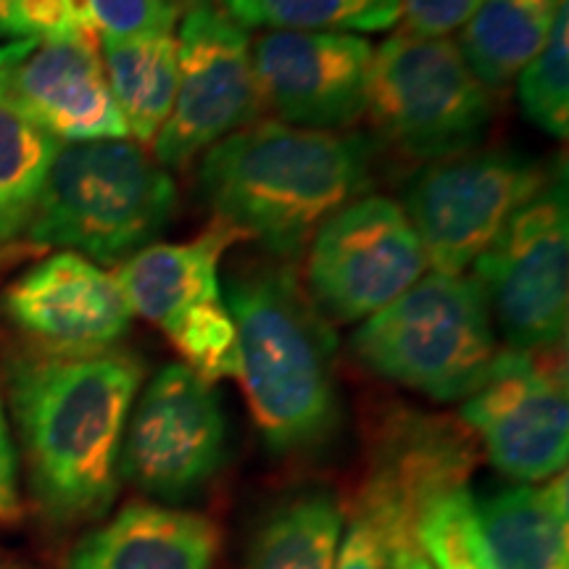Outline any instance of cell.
<instances>
[{
	"mask_svg": "<svg viewBox=\"0 0 569 569\" xmlns=\"http://www.w3.org/2000/svg\"><path fill=\"white\" fill-rule=\"evenodd\" d=\"M346 507L330 490H306L269 511L248 546L243 569H332Z\"/></svg>",
	"mask_w": 569,
	"mask_h": 569,
	"instance_id": "7402d4cb",
	"label": "cell"
},
{
	"mask_svg": "<svg viewBox=\"0 0 569 569\" xmlns=\"http://www.w3.org/2000/svg\"><path fill=\"white\" fill-rule=\"evenodd\" d=\"M59 146L0 90V256L24 246Z\"/></svg>",
	"mask_w": 569,
	"mask_h": 569,
	"instance_id": "cb8c5ba5",
	"label": "cell"
},
{
	"mask_svg": "<svg viewBox=\"0 0 569 569\" xmlns=\"http://www.w3.org/2000/svg\"><path fill=\"white\" fill-rule=\"evenodd\" d=\"M369 146L356 132L253 122L203 153L198 182L219 222L296 261L332 213L367 190Z\"/></svg>",
	"mask_w": 569,
	"mask_h": 569,
	"instance_id": "7a4b0ae2",
	"label": "cell"
},
{
	"mask_svg": "<svg viewBox=\"0 0 569 569\" xmlns=\"http://www.w3.org/2000/svg\"><path fill=\"white\" fill-rule=\"evenodd\" d=\"M222 298L238 336V380L269 451L311 453L336 438V336L284 261L232 269Z\"/></svg>",
	"mask_w": 569,
	"mask_h": 569,
	"instance_id": "3957f363",
	"label": "cell"
},
{
	"mask_svg": "<svg viewBox=\"0 0 569 569\" xmlns=\"http://www.w3.org/2000/svg\"><path fill=\"white\" fill-rule=\"evenodd\" d=\"M174 209V180L140 142H61L24 246L119 267L167 230Z\"/></svg>",
	"mask_w": 569,
	"mask_h": 569,
	"instance_id": "277c9868",
	"label": "cell"
},
{
	"mask_svg": "<svg viewBox=\"0 0 569 569\" xmlns=\"http://www.w3.org/2000/svg\"><path fill=\"white\" fill-rule=\"evenodd\" d=\"M0 90L59 142L130 138L96 34L6 42L0 46Z\"/></svg>",
	"mask_w": 569,
	"mask_h": 569,
	"instance_id": "5bb4252c",
	"label": "cell"
},
{
	"mask_svg": "<svg viewBox=\"0 0 569 569\" xmlns=\"http://www.w3.org/2000/svg\"><path fill=\"white\" fill-rule=\"evenodd\" d=\"M551 172L525 156L488 148L430 161L407 193L411 227L438 274H465Z\"/></svg>",
	"mask_w": 569,
	"mask_h": 569,
	"instance_id": "ba28073f",
	"label": "cell"
},
{
	"mask_svg": "<svg viewBox=\"0 0 569 569\" xmlns=\"http://www.w3.org/2000/svg\"><path fill=\"white\" fill-rule=\"evenodd\" d=\"M248 240L232 224L213 222L209 230L184 243H151L119 264V288L132 315L161 330L188 311L222 301L219 264L234 243Z\"/></svg>",
	"mask_w": 569,
	"mask_h": 569,
	"instance_id": "ac0fdd59",
	"label": "cell"
},
{
	"mask_svg": "<svg viewBox=\"0 0 569 569\" xmlns=\"http://www.w3.org/2000/svg\"><path fill=\"white\" fill-rule=\"evenodd\" d=\"M224 448L227 419L213 386L184 365H167L134 398L119 478L161 501H182L222 469Z\"/></svg>",
	"mask_w": 569,
	"mask_h": 569,
	"instance_id": "7c38bea8",
	"label": "cell"
},
{
	"mask_svg": "<svg viewBox=\"0 0 569 569\" xmlns=\"http://www.w3.org/2000/svg\"><path fill=\"white\" fill-rule=\"evenodd\" d=\"M390 569H432V567L422 553V549H419V546H411V549L396 553V559H393V565H390Z\"/></svg>",
	"mask_w": 569,
	"mask_h": 569,
	"instance_id": "1f68e13d",
	"label": "cell"
},
{
	"mask_svg": "<svg viewBox=\"0 0 569 569\" xmlns=\"http://www.w3.org/2000/svg\"><path fill=\"white\" fill-rule=\"evenodd\" d=\"M559 6L561 0H480L457 46L490 96L507 90L543 48Z\"/></svg>",
	"mask_w": 569,
	"mask_h": 569,
	"instance_id": "ffe728a7",
	"label": "cell"
},
{
	"mask_svg": "<svg viewBox=\"0 0 569 569\" xmlns=\"http://www.w3.org/2000/svg\"><path fill=\"white\" fill-rule=\"evenodd\" d=\"M461 425L503 478L519 486L557 478L569 453L565 351H498L482 386L461 403Z\"/></svg>",
	"mask_w": 569,
	"mask_h": 569,
	"instance_id": "8fae6325",
	"label": "cell"
},
{
	"mask_svg": "<svg viewBox=\"0 0 569 569\" xmlns=\"http://www.w3.org/2000/svg\"><path fill=\"white\" fill-rule=\"evenodd\" d=\"M21 515L19 457L13 446L9 417H6L3 382H0V525L17 522Z\"/></svg>",
	"mask_w": 569,
	"mask_h": 569,
	"instance_id": "4dcf8cb0",
	"label": "cell"
},
{
	"mask_svg": "<svg viewBox=\"0 0 569 569\" xmlns=\"http://www.w3.org/2000/svg\"><path fill=\"white\" fill-rule=\"evenodd\" d=\"M517 96L525 117L551 138L569 134V11L561 0L543 48L517 77Z\"/></svg>",
	"mask_w": 569,
	"mask_h": 569,
	"instance_id": "484cf974",
	"label": "cell"
},
{
	"mask_svg": "<svg viewBox=\"0 0 569 569\" xmlns=\"http://www.w3.org/2000/svg\"><path fill=\"white\" fill-rule=\"evenodd\" d=\"M0 569H6V567H0Z\"/></svg>",
	"mask_w": 569,
	"mask_h": 569,
	"instance_id": "836d02e7",
	"label": "cell"
},
{
	"mask_svg": "<svg viewBox=\"0 0 569 569\" xmlns=\"http://www.w3.org/2000/svg\"><path fill=\"white\" fill-rule=\"evenodd\" d=\"M101 59L111 96L122 111L130 138L140 146L153 142L174 106V32L101 40Z\"/></svg>",
	"mask_w": 569,
	"mask_h": 569,
	"instance_id": "44dd1931",
	"label": "cell"
},
{
	"mask_svg": "<svg viewBox=\"0 0 569 569\" xmlns=\"http://www.w3.org/2000/svg\"><path fill=\"white\" fill-rule=\"evenodd\" d=\"M261 96L246 27L211 0L193 3L177 38V92L153 138V159L180 169L227 134L259 122Z\"/></svg>",
	"mask_w": 569,
	"mask_h": 569,
	"instance_id": "9c48e42d",
	"label": "cell"
},
{
	"mask_svg": "<svg viewBox=\"0 0 569 569\" xmlns=\"http://www.w3.org/2000/svg\"><path fill=\"white\" fill-rule=\"evenodd\" d=\"M0 306L34 351L51 356L113 351L134 317L117 277L71 251L27 269L6 288Z\"/></svg>",
	"mask_w": 569,
	"mask_h": 569,
	"instance_id": "2e32d148",
	"label": "cell"
},
{
	"mask_svg": "<svg viewBox=\"0 0 569 569\" xmlns=\"http://www.w3.org/2000/svg\"><path fill=\"white\" fill-rule=\"evenodd\" d=\"M222 532L196 511L130 503L90 530L61 569H213Z\"/></svg>",
	"mask_w": 569,
	"mask_h": 569,
	"instance_id": "e0dca14e",
	"label": "cell"
},
{
	"mask_svg": "<svg viewBox=\"0 0 569 569\" xmlns=\"http://www.w3.org/2000/svg\"><path fill=\"white\" fill-rule=\"evenodd\" d=\"M243 27L284 32H386L398 24L401 0H222Z\"/></svg>",
	"mask_w": 569,
	"mask_h": 569,
	"instance_id": "d4e9b609",
	"label": "cell"
},
{
	"mask_svg": "<svg viewBox=\"0 0 569 569\" xmlns=\"http://www.w3.org/2000/svg\"><path fill=\"white\" fill-rule=\"evenodd\" d=\"M509 351L565 348L569 319V201L565 163L475 261Z\"/></svg>",
	"mask_w": 569,
	"mask_h": 569,
	"instance_id": "52a82bcc",
	"label": "cell"
},
{
	"mask_svg": "<svg viewBox=\"0 0 569 569\" xmlns=\"http://www.w3.org/2000/svg\"><path fill=\"white\" fill-rule=\"evenodd\" d=\"M13 40L88 32L96 38L172 34L177 0H9Z\"/></svg>",
	"mask_w": 569,
	"mask_h": 569,
	"instance_id": "603a6c76",
	"label": "cell"
},
{
	"mask_svg": "<svg viewBox=\"0 0 569 569\" xmlns=\"http://www.w3.org/2000/svg\"><path fill=\"white\" fill-rule=\"evenodd\" d=\"M351 353L382 380L432 401H465L498 356L493 315L469 274H425L351 338Z\"/></svg>",
	"mask_w": 569,
	"mask_h": 569,
	"instance_id": "5b68a950",
	"label": "cell"
},
{
	"mask_svg": "<svg viewBox=\"0 0 569 569\" xmlns=\"http://www.w3.org/2000/svg\"><path fill=\"white\" fill-rule=\"evenodd\" d=\"M469 488L451 490L425 509L417 525V546L432 569H488L472 519Z\"/></svg>",
	"mask_w": 569,
	"mask_h": 569,
	"instance_id": "83f0119b",
	"label": "cell"
},
{
	"mask_svg": "<svg viewBox=\"0 0 569 569\" xmlns=\"http://www.w3.org/2000/svg\"><path fill=\"white\" fill-rule=\"evenodd\" d=\"M419 234L401 203L356 198L332 213L309 243L306 293L332 322H365L425 277Z\"/></svg>",
	"mask_w": 569,
	"mask_h": 569,
	"instance_id": "30bf717a",
	"label": "cell"
},
{
	"mask_svg": "<svg viewBox=\"0 0 569 569\" xmlns=\"http://www.w3.org/2000/svg\"><path fill=\"white\" fill-rule=\"evenodd\" d=\"M490 98L457 40L398 32L372 48L365 113L411 159L430 163L475 151L493 119Z\"/></svg>",
	"mask_w": 569,
	"mask_h": 569,
	"instance_id": "8992f818",
	"label": "cell"
},
{
	"mask_svg": "<svg viewBox=\"0 0 569 569\" xmlns=\"http://www.w3.org/2000/svg\"><path fill=\"white\" fill-rule=\"evenodd\" d=\"M346 519L332 569H390L398 553L393 540L367 519L353 515H346Z\"/></svg>",
	"mask_w": 569,
	"mask_h": 569,
	"instance_id": "f1b7e54d",
	"label": "cell"
},
{
	"mask_svg": "<svg viewBox=\"0 0 569 569\" xmlns=\"http://www.w3.org/2000/svg\"><path fill=\"white\" fill-rule=\"evenodd\" d=\"M372 46L356 34L267 30L251 40L261 106L282 124L343 132L365 113Z\"/></svg>",
	"mask_w": 569,
	"mask_h": 569,
	"instance_id": "9a60e30c",
	"label": "cell"
},
{
	"mask_svg": "<svg viewBox=\"0 0 569 569\" xmlns=\"http://www.w3.org/2000/svg\"><path fill=\"white\" fill-rule=\"evenodd\" d=\"M478 465L475 436L461 422L417 409L388 411L369 446L367 472L346 515L369 519L398 551L417 546L425 509L467 488Z\"/></svg>",
	"mask_w": 569,
	"mask_h": 569,
	"instance_id": "4fadbf2b",
	"label": "cell"
},
{
	"mask_svg": "<svg viewBox=\"0 0 569 569\" xmlns=\"http://www.w3.org/2000/svg\"><path fill=\"white\" fill-rule=\"evenodd\" d=\"M480 0H401V32L417 38H446L459 32L478 11Z\"/></svg>",
	"mask_w": 569,
	"mask_h": 569,
	"instance_id": "f546056e",
	"label": "cell"
},
{
	"mask_svg": "<svg viewBox=\"0 0 569 569\" xmlns=\"http://www.w3.org/2000/svg\"><path fill=\"white\" fill-rule=\"evenodd\" d=\"M163 332L180 351L182 365L209 386L224 377H238V336L224 298L188 311L163 327Z\"/></svg>",
	"mask_w": 569,
	"mask_h": 569,
	"instance_id": "4316f807",
	"label": "cell"
},
{
	"mask_svg": "<svg viewBox=\"0 0 569 569\" xmlns=\"http://www.w3.org/2000/svg\"><path fill=\"white\" fill-rule=\"evenodd\" d=\"M567 475L472 498L488 569H569Z\"/></svg>",
	"mask_w": 569,
	"mask_h": 569,
	"instance_id": "d6986e66",
	"label": "cell"
},
{
	"mask_svg": "<svg viewBox=\"0 0 569 569\" xmlns=\"http://www.w3.org/2000/svg\"><path fill=\"white\" fill-rule=\"evenodd\" d=\"M13 40L11 19H9V0H0V40Z\"/></svg>",
	"mask_w": 569,
	"mask_h": 569,
	"instance_id": "d6a6232c",
	"label": "cell"
},
{
	"mask_svg": "<svg viewBox=\"0 0 569 569\" xmlns=\"http://www.w3.org/2000/svg\"><path fill=\"white\" fill-rule=\"evenodd\" d=\"M146 367L134 353H24L9 365V403L30 490L53 525L103 517L119 490L124 427Z\"/></svg>",
	"mask_w": 569,
	"mask_h": 569,
	"instance_id": "6da1fadb",
	"label": "cell"
}]
</instances>
